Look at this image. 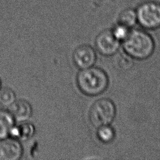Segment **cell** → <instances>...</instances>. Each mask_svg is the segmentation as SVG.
<instances>
[{
  "label": "cell",
  "mask_w": 160,
  "mask_h": 160,
  "mask_svg": "<svg viewBox=\"0 0 160 160\" xmlns=\"http://www.w3.org/2000/svg\"><path fill=\"white\" fill-rule=\"evenodd\" d=\"M72 59L78 68L84 69L92 67L94 64L96 54L91 46L83 44L75 49L72 54Z\"/></svg>",
  "instance_id": "obj_6"
},
{
  "label": "cell",
  "mask_w": 160,
  "mask_h": 160,
  "mask_svg": "<svg viewBox=\"0 0 160 160\" xmlns=\"http://www.w3.org/2000/svg\"><path fill=\"white\" fill-rule=\"evenodd\" d=\"M138 22L144 29L160 28V2L154 0L141 2L136 8Z\"/></svg>",
  "instance_id": "obj_3"
},
{
  "label": "cell",
  "mask_w": 160,
  "mask_h": 160,
  "mask_svg": "<svg viewBox=\"0 0 160 160\" xmlns=\"http://www.w3.org/2000/svg\"><path fill=\"white\" fill-rule=\"evenodd\" d=\"M14 118L9 111L0 109V139L6 138L14 126Z\"/></svg>",
  "instance_id": "obj_9"
},
{
  "label": "cell",
  "mask_w": 160,
  "mask_h": 160,
  "mask_svg": "<svg viewBox=\"0 0 160 160\" xmlns=\"http://www.w3.org/2000/svg\"><path fill=\"white\" fill-rule=\"evenodd\" d=\"M19 131V138L28 139L34 133V126L30 123H24L18 126Z\"/></svg>",
  "instance_id": "obj_13"
},
{
  "label": "cell",
  "mask_w": 160,
  "mask_h": 160,
  "mask_svg": "<svg viewBox=\"0 0 160 160\" xmlns=\"http://www.w3.org/2000/svg\"><path fill=\"white\" fill-rule=\"evenodd\" d=\"M32 108L29 102L24 99L14 101L9 106V112L14 119L22 122L28 120L32 114Z\"/></svg>",
  "instance_id": "obj_8"
},
{
  "label": "cell",
  "mask_w": 160,
  "mask_h": 160,
  "mask_svg": "<svg viewBox=\"0 0 160 160\" xmlns=\"http://www.w3.org/2000/svg\"><path fill=\"white\" fill-rule=\"evenodd\" d=\"M129 28L118 22V24L113 28L111 31L114 36L118 40L123 41L129 34Z\"/></svg>",
  "instance_id": "obj_14"
},
{
  "label": "cell",
  "mask_w": 160,
  "mask_h": 160,
  "mask_svg": "<svg viewBox=\"0 0 160 160\" xmlns=\"http://www.w3.org/2000/svg\"><path fill=\"white\" fill-rule=\"evenodd\" d=\"M0 89H1V81H0Z\"/></svg>",
  "instance_id": "obj_16"
},
{
  "label": "cell",
  "mask_w": 160,
  "mask_h": 160,
  "mask_svg": "<svg viewBox=\"0 0 160 160\" xmlns=\"http://www.w3.org/2000/svg\"><path fill=\"white\" fill-rule=\"evenodd\" d=\"M98 51L104 56L114 54L119 47V41L113 35L112 31L106 29L101 31L96 37L95 41Z\"/></svg>",
  "instance_id": "obj_5"
},
{
  "label": "cell",
  "mask_w": 160,
  "mask_h": 160,
  "mask_svg": "<svg viewBox=\"0 0 160 160\" xmlns=\"http://www.w3.org/2000/svg\"><path fill=\"white\" fill-rule=\"evenodd\" d=\"M130 56L128 54H121L118 59V64L123 70H128L133 66V61Z\"/></svg>",
  "instance_id": "obj_15"
},
{
  "label": "cell",
  "mask_w": 160,
  "mask_h": 160,
  "mask_svg": "<svg viewBox=\"0 0 160 160\" xmlns=\"http://www.w3.org/2000/svg\"><path fill=\"white\" fill-rule=\"evenodd\" d=\"M77 84L86 95L93 96L102 93L108 88L109 79L106 72L96 67L82 69L77 76Z\"/></svg>",
  "instance_id": "obj_2"
},
{
  "label": "cell",
  "mask_w": 160,
  "mask_h": 160,
  "mask_svg": "<svg viewBox=\"0 0 160 160\" xmlns=\"http://www.w3.org/2000/svg\"><path fill=\"white\" fill-rule=\"evenodd\" d=\"M118 22L128 28L133 27L138 22L136 9L127 8L122 10L118 15Z\"/></svg>",
  "instance_id": "obj_10"
},
{
  "label": "cell",
  "mask_w": 160,
  "mask_h": 160,
  "mask_svg": "<svg viewBox=\"0 0 160 160\" xmlns=\"http://www.w3.org/2000/svg\"><path fill=\"white\" fill-rule=\"evenodd\" d=\"M22 154V146L14 138L0 139V160H18Z\"/></svg>",
  "instance_id": "obj_7"
},
{
  "label": "cell",
  "mask_w": 160,
  "mask_h": 160,
  "mask_svg": "<svg viewBox=\"0 0 160 160\" xmlns=\"http://www.w3.org/2000/svg\"><path fill=\"white\" fill-rule=\"evenodd\" d=\"M15 99V93L11 89L8 88L0 89V104L5 106H9Z\"/></svg>",
  "instance_id": "obj_12"
},
{
  "label": "cell",
  "mask_w": 160,
  "mask_h": 160,
  "mask_svg": "<svg viewBox=\"0 0 160 160\" xmlns=\"http://www.w3.org/2000/svg\"><path fill=\"white\" fill-rule=\"evenodd\" d=\"M97 135L101 141L104 143H108L114 139L115 132L114 130L110 126L106 125L98 128Z\"/></svg>",
  "instance_id": "obj_11"
},
{
  "label": "cell",
  "mask_w": 160,
  "mask_h": 160,
  "mask_svg": "<svg viewBox=\"0 0 160 160\" xmlns=\"http://www.w3.org/2000/svg\"><path fill=\"white\" fill-rule=\"evenodd\" d=\"M116 115V107L109 99L103 98L96 101L89 111V120L96 128L109 125Z\"/></svg>",
  "instance_id": "obj_4"
},
{
  "label": "cell",
  "mask_w": 160,
  "mask_h": 160,
  "mask_svg": "<svg viewBox=\"0 0 160 160\" xmlns=\"http://www.w3.org/2000/svg\"><path fill=\"white\" fill-rule=\"evenodd\" d=\"M123 41L125 52L132 58L145 59L150 57L154 52L153 39L143 30L134 29L129 31Z\"/></svg>",
  "instance_id": "obj_1"
}]
</instances>
